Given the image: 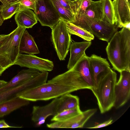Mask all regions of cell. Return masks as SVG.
I'll return each mask as SVG.
<instances>
[{"label": "cell", "instance_id": "obj_1", "mask_svg": "<svg viewBox=\"0 0 130 130\" xmlns=\"http://www.w3.org/2000/svg\"><path fill=\"white\" fill-rule=\"evenodd\" d=\"M106 50L113 69L119 72L124 70L130 72V30L123 27L117 31Z\"/></svg>", "mask_w": 130, "mask_h": 130}, {"label": "cell", "instance_id": "obj_2", "mask_svg": "<svg viewBox=\"0 0 130 130\" xmlns=\"http://www.w3.org/2000/svg\"><path fill=\"white\" fill-rule=\"evenodd\" d=\"M117 82V74L111 70L100 76L96 87L91 90L96 98L101 113L108 111L113 107L115 87Z\"/></svg>", "mask_w": 130, "mask_h": 130}, {"label": "cell", "instance_id": "obj_3", "mask_svg": "<svg viewBox=\"0 0 130 130\" xmlns=\"http://www.w3.org/2000/svg\"><path fill=\"white\" fill-rule=\"evenodd\" d=\"M75 91V89L71 87L47 82L34 88L20 92L17 94V96L29 101H47Z\"/></svg>", "mask_w": 130, "mask_h": 130}, {"label": "cell", "instance_id": "obj_4", "mask_svg": "<svg viewBox=\"0 0 130 130\" xmlns=\"http://www.w3.org/2000/svg\"><path fill=\"white\" fill-rule=\"evenodd\" d=\"M72 23L89 31L100 40L108 42L118 31V27L115 24L91 18L84 14L75 18Z\"/></svg>", "mask_w": 130, "mask_h": 130}, {"label": "cell", "instance_id": "obj_5", "mask_svg": "<svg viewBox=\"0 0 130 130\" xmlns=\"http://www.w3.org/2000/svg\"><path fill=\"white\" fill-rule=\"evenodd\" d=\"M26 28L18 26L10 34L0 47V65L6 69L14 65L20 53L19 47L22 35Z\"/></svg>", "mask_w": 130, "mask_h": 130}, {"label": "cell", "instance_id": "obj_6", "mask_svg": "<svg viewBox=\"0 0 130 130\" xmlns=\"http://www.w3.org/2000/svg\"><path fill=\"white\" fill-rule=\"evenodd\" d=\"M67 22L61 18L52 29L51 38L57 56L60 60H64L68 55L72 41L71 35L67 26Z\"/></svg>", "mask_w": 130, "mask_h": 130}, {"label": "cell", "instance_id": "obj_7", "mask_svg": "<svg viewBox=\"0 0 130 130\" xmlns=\"http://www.w3.org/2000/svg\"><path fill=\"white\" fill-rule=\"evenodd\" d=\"M47 82L71 87L76 91L86 89L91 90L96 87L94 81L87 79L80 72L72 69L57 76Z\"/></svg>", "mask_w": 130, "mask_h": 130}, {"label": "cell", "instance_id": "obj_8", "mask_svg": "<svg viewBox=\"0 0 130 130\" xmlns=\"http://www.w3.org/2000/svg\"><path fill=\"white\" fill-rule=\"evenodd\" d=\"M34 12L42 26H48L51 29L60 18L52 0H36Z\"/></svg>", "mask_w": 130, "mask_h": 130}, {"label": "cell", "instance_id": "obj_9", "mask_svg": "<svg viewBox=\"0 0 130 130\" xmlns=\"http://www.w3.org/2000/svg\"><path fill=\"white\" fill-rule=\"evenodd\" d=\"M120 73L119 78L115 87L113 106L116 108L123 106L130 99V72L124 70Z\"/></svg>", "mask_w": 130, "mask_h": 130}, {"label": "cell", "instance_id": "obj_10", "mask_svg": "<svg viewBox=\"0 0 130 130\" xmlns=\"http://www.w3.org/2000/svg\"><path fill=\"white\" fill-rule=\"evenodd\" d=\"M14 64L21 67L38 70L40 72L51 71L54 67L53 62L47 59L38 57L34 55L19 53Z\"/></svg>", "mask_w": 130, "mask_h": 130}, {"label": "cell", "instance_id": "obj_11", "mask_svg": "<svg viewBox=\"0 0 130 130\" xmlns=\"http://www.w3.org/2000/svg\"><path fill=\"white\" fill-rule=\"evenodd\" d=\"M115 25L117 27L126 28L130 24V4L129 0L112 1Z\"/></svg>", "mask_w": 130, "mask_h": 130}, {"label": "cell", "instance_id": "obj_12", "mask_svg": "<svg viewBox=\"0 0 130 130\" xmlns=\"http://www.w3.org/2000/svg\"><path fill=\"white\" fill-rule=\"evenodd\" d=\"M89 60L91 72L96 87L98 78L108 73L112 69L106 59L100 56L92 54L89 57Z\"/></svg>", "mask_w": 130, "mask_h": 130}, {"label": "cell", "instance_id": "obj_13", "mask_svg": "<svg viewBox=\"0 0 130 130\" xmlns=\"http://www.w3.org/2000/svg\"><path fill=\"white\" fill-rule=\"evenodd\" d=\"M60 97L55 98L48 104L42 106H34L32 108V120L34 122L45 121L49 116L56 115V109Z\"/></svg>", "mask_w": 130, "mask_h": 130}, {"label": "cell", "instance_id": "obj_14", "mask_svg": "<svg viewBox=\"0 0 130 130\" xmlns=\"http://www.w3.org/2000/svg\"><path fill=\"white\" fill-rule=\"evenodd\" d=\"M40 72L31 69L21 70L5 85L0 88V92L23 84L39 74Z\"/></svg>", "mask_w": 130, "mask_h": 130}, {"label": "cell", "instance_id": "obj_15", "mask_svg": "<svg viewBox=\"0 0 130 130\" xmlns=\"http://www.w3.org/2000/svg\"><path fill=\"white\" fill-rule=\"evenodd\" d=\"M91 44V41L80 42L71 41L69 48L70 57L67 65L68 70L72 69L85 53L87 48Z\"/></svg>", "mask_w": 130, "mask_h": 130}, {"label": "cell", "instance_id": "obj_16", "mask_svg": "<svg viewBox=\"0 0 130 130\" xmlns=\"http://www.w3.org/2000/svg\"><path fill=\"white\" fill-rule=\"evenodd\" d=\"M14 19L18 26L26 28H31L37 23L35 12L29 9L19 10L16 13Z\"/></svg>", "mask_w": 130, "mask_h": 130}, {"label": "cell", "instance_id": "obj_17", "mask_svg": "<svg viewBox=\"0 0 130 130\" xmlns=\"http://www.w3.org/2000/svg\"><path fill=\"white\" fill-rule=\"evenodd\" d=\"M29 101L15 97L0 103V118L2 117L21 107L28 105Z\"/></svg>", "mask_w": 130, "mask_h": 130}, {"label": "cell", "instance_id": "obj_18", "mask_svg": "<svg viewBox=\"0 0 130 130\" xmlns=\"http://www.w3.org/2000/svg\"><path fill=\"white\" fill-rule=\"evenodd\" d=\"M19 50L20 54L25 53L34 55L40 53L33 37L26 30L24 31L21 37Z\"/></svg>", "mask_w": 130, "mask_h": 130}, {"label": "cell", "instance_id": "obj_19", "mask_svg": "<svg viewBox=\"0 0 130 130\" xmlns=\"http://www.w3.org/2000/svg\"><path fill=\"white\" fill-rule=\"evenodd\" d=\"M79 106L78 97L70 93L60 97L56 109V114L64 110L74 109Z\"/></svg>", "mask_w": 130, "mask_h": 130}, {"label": "cell", "instance_id": "obj_20", "mask_svg": "<svg viewBox=\"0 0 130 130\" xmlns=\"http://www.w3.org/2000/svg\"><path fill=\"white\" fill-rule=\"evenodd\" d=\"M34 86L33 82L29 80L19 86L0 92V103L17 97L18 93L32 89Z\"/></svg>", "mask_w": 130, "mask_h": 130}, {"label": "cell", "instance_id": "obj_21", "mask_svg": "<svg viewBox=\"0 0 130 130\" xmlns=\"http://www.w3.org/2000/svg\"><path fill=\"white\" fill-rule=\"evenodd\" d=\"M84 15L87 17L98 20H102L103 11L101 0L92 1L87 8Z\"/></svg>", "mask_w": 130, "mask_h": 130}, {"label": "cell", "instance_id": "obj_22", "mask_svg": "<svg viewBox=\"0 0 130 130\" xmlns=\"http://www.w3.org/2000/svg\"><path fill=\"white\" fill-rule=\"evenodd\" d=\"M67 26L68 31L71 35H75L88 41H91L94 39V36L90 32L72 23L67 22Z\"/></svg>", "mask_w": 130, "mask_h": 130}, {"label": "cell", "instance_id": "obj_23", "mask_svg": "<svg viewBox=\"0 0 130 130\" xmlns=\"http://www.w3.org/2000/svg\"><path fill=\"white\" fill-rule=\"evenodd\" d=\"M103 15L102 20L112 25L115 24L114 11L111 0H101Z\"/></svg>", "mask_w": 130, "mask_h": 130}, {"label": "cell", "instance_id": "obj_24", "mask_svg": "<svg viewBox=\"0 0 130 130\" xmlns=\"http://www.w3.org/2000/svg\"><path fill=\"white\" fill-rule=\"evenodd\" d=\"M79 106L76 108L63 111L54 116L52 121H63L69 119L81 113Z\"/></svg>", "mask_w": 130, "mask_h": 130}, {"label": "cell", "instance_id": "obj_25", "mask_svg": "<svg viewBox=\"0 0 130 130\" xmlns=\"http://www.w3.org/2000/svg\"><path fill=\"white\" fill-rule=\"evenodd\" d=\"M19 10V3L18 1L1 7L0 13L1 17L4 21L10 18Z\"/></svg>", "mask_w": 130, "mask_h": 130}, {"label": "cell", "instance_id": "obj_26", "mask_svg": "<svg viewBox=\"0 0 130 130\" xmlns=\"http://www.w3.org/2000/svg\"><path fill=\"white\" fill-rule=\"evenodd\" d=\"M52 1L60 18L67 22H74L75 15L72 12L61 5L57 0Z\"/></svg>", "mask_w": 130, "mask_h": 130}, {"label": "cell", "instance_id": "obj_27", "mask_svg": "<svg viewBox=\"0 0 130 130\" xmlns=\"http://www.w3.org/2000/svg\"><path fill=\"white\" fill-rule=\"evenodd\" d=\"M92 1L91 0L72 1L75 19L84 14L87 8L90 4Z\"/></svg>", "mask_w": 130, "mask_h": 130}, {"label": "cell", "instance_id": "obj_28", "mask_svg": "<svg viewBox=\"0 0 130 130\" xmlns=\"http://www.w3.org/2000/svg\"><path fill=\"white\" fill-rule=\"evenodd\" d=\"M20 10L29 9L35 11V1L32 0H18Z\"/></svg>", "mask_w": 130, "mask_h": 130}, {"label": "cell", "instance_id": "obj_29", "mask_svg": "<svg viewBox=\"0 0 130 130\" xmlns=\"http://www.w3.org/2000/svg\"><path fill=\"white\" fill-rule=\"evenodd\" d=\"M57 0L61 5L65 8L69 10L74 14L72 1L71 0Z\"/></svg>", "mask_w": 130, "mask_h": 130}, {"label": "cell", "instance_id": "obj_30", "mask_svg": "<svg viewBox=\"0 0 130 130\" xmlns=\"http://www.w3.org/2000/svg\"><path fill=\"white\" fill-rule=\"evenodd\" d=\"M113 120L110 119L105 122L100 123L94 127H88V128H99L107 126L112 123Z\"/></svg>", "mask_w": 130, "mask_h": 130}, {"label": "cell", "instance_id": "obj_31", "mask_svg": "<svg viewBox=\"0 0 130 130\" xmlns=\"http://www.w3.org/2000/svg\"><path fill=\"white\" fill-rule=\"evenodd\" d=\"M18 0H0V3L2 4L1 6V8L2 6H6L10 4L17 2L18 1Z\"/></svg>", "mask_w": 130, "mask_h": 130}, {"label": "cell", "instance_id": "obj_32", "mask_svg": "<svg viewBox=\"0 0 130 130\" xmlns=\"http://www.w3.org/2000/svg\"><path fill=\"white\" fill-rule=\"evenodd\" d=\"M22 127L12 126L9 125L4 120H0V128H21Z\"/></svg>", "mask_w": 130, "mask_h": 130}, {"label": "cell", "instance_id": "obj_33", "mask_svg": "<svg viewBox=\"0 0 130 130\" xmlns=\"http://www.w3.org/2000/svg\"><path fill=\"white\" fill-rule=\"evenodd\" d=\"M9 36L8 35H0V47L6 41Z\"/></svg>", "mask_w": 130, "mask_h": 130}, {"label": "cell", "instance_id": "obj_34", "mask_svg": "<svg viewBox=\"0 0 130 130\" xmlns=\"http://www.w3.org/2000/svg\"><path fill=\"white\" fill-rule=\"evenodd\" d=\"M7 82L4 80H0V88L5 85Z\"/></svg>", "mask_w": 130, "mask_h": 130}, {"label": "cell", "instance_id": "obj_35", "mask_svg": "<svg viewBox=\"0 0 130 130\" xmlns=\"http://www.w3.org/2000/svg\"><path fill=\"white\" fill-rule=\"evenodd\" d=\"M6 69L3 68L0 65V76Z\"/></svg>", "mask_w": 130, "mask_h": 130}, {"label": "cell", "instance_id": "obj_36", "mask_svg": "<svg viewBox=\"0 0 130 130\" xmlns=\"http://www.w3.org/2000/svg\"><path fill=\"white\" fill-rule=\"evenodd\" d=\"M4 21L1 17L0 13V26L2 25Z\"/></svg>", "mask_w": 130, "mask_h": 130}, {"label": "cell", "instance_id": "obj_37", "mask_svg": "<svg viewBox=\"0 0 130 130\" xmlns=\"http://www.w3.org/2000/svg\"><path fill=\"white\" fill-rule=\"evenodd\" d=\"M32 0L34 1H35L36 0Z\"/></svg>", "mask_w": 130, "mask_h": 130}]
</instances>
